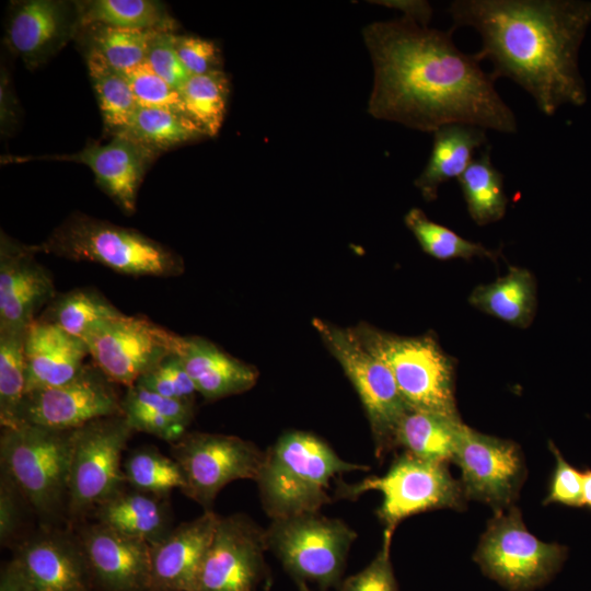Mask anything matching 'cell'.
Here are the masks:
<instances>
[{
    "label": "cell",
    "instance_id": "6da1fadb",
    "mask_svg": "<svg viewBox=\"0 0 591 591\" xmlns=\"http://www.w3.org/2000/svg\"><path fill=\"white\" fill-rule=\"evenodd\" d=\"M373 66L368 112L378 119L434 132L450 124H467L515 134L512 109L474 55L461 51L453 31L415 21L373 22L363 30Z\"/></svg>",
    "mask_w": 591,
    "mask_h": 591
},
{
    "label": "cell",
    "instance_id": "7a4b0ae2",
    "mask_svg": "<svg viewBox=\"0 0 591 591\" xmlns=\"http://www.w3.org/2000/svg\"><path fill=\"white\" fill-rule=\"evenodd\" d=\"M448 13L452 31L470 26L480 35L475 56L493 65L491 76L519 84L544 115L586 103L578 55L591 1L455 0Z\"/></svg>",
    "mask_w": 591,
    "mask_h": 591
},
{
    "label": "cell",
    "instance_id": "3957f363",
    "mask_svg": "<svg viewBox=\"0 0 591 591\" xmlns=\"http://www.w3.org/2000/svg\"><path fill=\"white\" fill-rule=\"evenodd\" d=\"M368 466L343 460L317 436L293 430L282 434L264 455L256 478L260 502L268 517L287 518L318 512L332 501L331 480Z\"/></svg>",
    "mask_w": 591,
    "mask_h": 591
},
{
    "label": "cell",
    "instance_id": "277c9868",
    "mask_svg": "<svg viewBox=\"0 0 591 591\" xmlns=\"http://www.w3.org/2000/svg\"><path fill=\"white\" fill-rule=\"evenodd\" d=\"M37 246L39 253L135 277H177L185 269L176 252L138 230L80 212L68 216Z\"/></svg>",
    "mask_w": 591,
    "mask_h": 591
},
{
    "label": "cell",
    "instance_id": "5b68a950",
    "mask_svg": "<svg viewBox=\"0 0 591 591\" xmlns=\"http://www.w3.org/2000/svg\"><path fill=\"white\" fill-rule=\"evenodd\" d=\"M72 432L30 424L2 428L1 470L45 525L67 515Z\"/></svg>",
    "mask_w": 591,
    "mask_h": 591
},
{
    "label": "cell",
    "instance_id": "8992f818",
    "mask_svg": "<svg viewBox=\"0 0 591 591\" xmlns=\"http://www.w3.org/2000/svg\"><path fill=\"white\" fill-rule=\"evenodd\" d=\"M369 490L382 494L376 513L384 525L386 544H391L396 526L404 519L433 509L462 508L466 498L447 463L427 461L408 452L397 456L382 476H370L351 485L341 483L337 497L357 498Z\"/></svg>",
    "mask_w": 591,
    "mask_h": 591
},
{
    "label": "cell",
    "instance_id": "52a82bcc",
    "mask_svg": "<svg viewBox=\"0 0 591 591\" xmlns=\"http://www.w3.org/2000/svg\"><path fill=\"white\" fill-rule=\"evenodd\" d=\"M266 531L267 549L296 582L322 590L340 588L347 555L357 533L343 520L320 512L273 519Z\"/></svg>",
    "mask_w": 591,
    "mask_h": 591
},
{
    "label": "cell",
    "instance_id": "ba28073f",
    "mask_svg": "<svg viewBox=\"0 0 591 591\" xmlns=\"http://www.w3.org/2000/svg\"><path fill=\"white\" fill-rule=\"evenodd\" d=\"M355 332L389 367L409 409L459 417L453 366L433 338L401 337L366 325Z\"/></svg>",
    "mask_w": 591,
    "mask_h": 591
},
{
    "label": "cell",
    "instance_id": "9c48e42d",
    "mask_svg": "<svg viewBox=\"0 0 591 591\" xmlns=\"http://www.w3.org/2000/svg\"><path fill=\"white\" fill-rule=\"evenodd\" d=\"M132 432L124 414L73 430L67 508L71 521H81L127 485L123 453Z\"/></svg>",
    "mask_w": 591,
    "mask_h": 591
},
{
    "label": "cell",
    "instance_id": "30bf717a",
    "mask_svg": "<svg viewBox=\"0 0 591 591\" xmlns=\"http://www.w3.org/2000/svg\"><path fill=\"white\" fill-rule=\"evenodd\" d=\"M314 328L352 383L370 422L376 456L395 447L397 427L409 410L389 367L359 339L355 329H344L323 320Z\"/></svg>",
    "mask_w": 591,
    "mask_h": 591
},
{
    "label": "cell",
    "instance_id": "8fae6325",
    "mask_svg": "<svg viewBox=\"0 0 591 591\" xmlns=\"http://www.w3.org/2000/svg\"><path fill=\"white\" fill-rule=\"evenodd\" d=\"M567 547L545 543L529 532L517 508L498 514L483 535L475 560L483 571L511 591L546 583L561 567Z\"/></svg>",
    "mask_w": 591,
    "mask_h": 591
},
{
    "label": "cell",
    "instance_id": "7c38bea8",
    "mask_svg": "<svg viewBox=\"0 0 591 591\" xmlns=\"http://www.w3.org/2000/svg\"><path fill=\"white\" fill-rule=\"evenodd\" d=\"M170 451L185 477L183 493L205 511L212 510L217 495L229 483L256 480L265 455L236 436L197 431L171 443Z\"/></svg>",
    "mask_w": 591,
    "mask_h": 591
},
{
    "label": "cell",
    "instance_id": "4fadbf2b",
    "mask_svg": "<svg viewBox=\"0 0 591 591\" xmlns=\"http://www.w3.org/2000/svg\"><path fill=\"white\" fill-rule=\"evenodd\" d=\"M183 339L146 316L123 314L96 327L85 343L93 363L113 383L129 387L165 357L178 354Z\"/></svg>",
    "mask_w": 591,
    "mask_h": 591
},
{
    "label": "cell",
    "instance_id": "5bb4252c",
    "mask_svg": "<svg viewBox=\"0 0 591 591\" xmlns=\"http://www.w3.org/2000/svg\"><path fill=\"white\" fill-rule=\"evenodd\" d=\"M265 551L266 531L250 517L219 515L189 591H256L268 576Z\"/></svg>",
    "mask_w": 591,
    "mask_h": 591
},
{
    "label": "cell",
    "instance_id": "9a60e30c",
    "mask_svg": "<svg viewBox=\"0 0 591 591\" xmlns=\"http://www.w3.org/2000/svg\"><path fill=\"white\" fill-rule=\"evenodd\" d=\"M123 414L121 397L94 363L84 364L69 382L24 395L16 419L20 424L56 430H74L95 419Z\"/></svg>",
    "mask_w": 591,
    "mask_h": 591
},
{
    "label": "cell",
    "instance_id": "2e32d148",
    "mask_svg": "<svg viewBox=\"0 0 591 591\" xmlns=\"http://www.w3.org/2000/svg\"><path fill=\"white\" fill-rule=\"evenodd\" d=\"M462 472L465 497L500 511L518 495L524 477L522 454L515 443L463 426L452 459Z\"/></svg>",
    "mask_w": 591,
    "mask_h": 591
},
{
    "label": "cell",
    "instance_id": "e0dca14e",
    "mask_svg": "<svg viewBox=\"0 0 591 591\" xmlns=\"http://www.w3.org/2000/svg\"><path fill=\"white\" fill-rule=\"evenodd\" d=\"M79 31L76 1L19 0L8 9L4 44L28 70H34L76 39Z\"/></svg>",
    "mask_w": 591,
    "mask_h": 591
},
{
    "label": "cell",
    "instance_id": "ac0fdd59",
    "mask_svg": "<svg viewBox=\"0 0 591 591\" xmlns=\"http://www.w3.org/2000/svg\"><path fill=\"white\" fill-rule=\"evenodd\" d=\"M11 560L28 591H95L78 534L45 525Z\"/></svg>",
    "mask_w": 591,
    "mask_h": 591
},
{
    "label": "cell",
    "instance_id": "d6986e66",
    "mask_svg": "<svg viewBox=\"0 0 591 591\" xmlns=\"http://www.w3.org/2000/svg\"><path fill=\"white\" fill-rule=\"evenodd\" d=\"M159 154L123 134H116L105 144L90 142L73 153L3 157L1 161L22 163L31 160H54L84 164L93 172L99 187L126 215H132L142 178Z\"/></svg>",
    "mask_w": 591,
    "mask_h": 591
},
{
    "label": "cell",
    "instance_id": "ffe728a7",
    "mask_svg": "<svg viewBox=\"0 0 591 591\" xmlns=\"http://www.w3.org/2000/svg\"><path fill=\"white\" fill-rule=\"evenodd\" d=\"M37 245L0 234V331H26L56 297L50 271L36 255Z\"/></svg>",
    "mask_w": 591,
    "mask_h": 591
},
{
    "label": "cell",
    "instance_id": "44dd1931",
    "mask_svg": "<svg viewBox=\"0 0 591 591\" xmlns=\"http://www.w3.org/2000/svg\"><path fill=\"white\" fill-rule=\"evenodd\" d=\"M95 591H148L150 544L101 522L78 533Z\"/></svg>",
    "mask_w": 591,
    "mask_h": 591
},
{
    "label": "cell",
    "instance_id": "7402d4cb",
    "mask_svg": "<svg viewBox=\"0 0 591 591\" xmlns=\"http://www.w3.org/2000/svg\"><path fill=\"white\" fill-rule=\"evenodd\" d=\"M219 515L212 510L174 526L150 544L148 591H189L210 545Z\"/></svg>",
    "mask_w": 591,
    "mask_h": 591
},
{
    "label": "cell",
    "instance_id": "603a6c76",
    "mask_svg": "<svg viewBox=\"0 0 591 591\" xmlns=\"http://www.w3.org/2000/svg\"><path fill=\"white\" fill-rule=\"evenodd\" d=\"M24 356L26 394L69 382L82 370L90 354L84 340L36 318L26 329Z\"/></svg>",
    "mask_w": 591,
    "mask_h": 591
},
{
    "label": "cell",
    "instance_id": "cb8c5ba5",
    "mask_svg": "<svg viewBox=\"0 0 591 591\" xmlns=\"http://www.w3.org/2000/svg\"><path fill=\"white\" fill-rule=\"evenodd\" d=\"M197 393L216 401L248 391L257 381V370L230 356L206 338L184 336L177 354Z\"/></svg>",
    "mask_w": 591,
    "mask_h": 591
},
{
    "label": "cell",
    "instance_id": "d4e9b609",
    "mask_svg": "<svg viewBox=\"0 0 591 591\" xmlns=\"http://www.w3.org/2000/svg\"><path fill=\"white\" fill-rule=\"evenodd\" d=\"M93 513L97 522L149 544L160 541L174 528L167 497L128 485L101 503Z\"/></svg>",
    "mask_w": 591,
    "mask_h": 591
},
{
    "label": "cell",
    "instance_id": "484cf974",
    "mask_svg": "<svg viewBox=\"0 0 591 591\" xmlns=\"http://www.w3.org/2000/svg\"><path fill=\"white\" fill-rule=\"evenodd\" d=\"M487 143L486 129L467 124H450L433 132L429 160L415 179V186L427 201L437 198L439 187L459 178L478 149Z\"/></svg>",
    "mask_w": 591,
    "mask_h": 591
},
{
    "label": "cell",
    "instance_id": "4316f807",
    "mask_svg": "<svg viewBox=\"0 0 591 591\" xmlns=\"http://www.w3.org/2000/svg\"><path fill=\"white\" fill-rule=\"evenodd\" d=\"M121 410L134 431L173 443L187 432L194 402L169 398L134 384L121 397Z\"/></svg>",
    "mask_w": 591,
    "mask_h": 591
},
{
    "label": "cell",
    "instance_id": "83f0119b",
    "mask_svg": "<svg viewBox=\"0 0 591 591\" xmlns=\"http://www.w3.org/2000/svg\"><path fill=\"white\" fill-rule=\"evenodd\" d=\"M463 426L459 417L409 409L397 427L395 447L427 461L447 463L454 456Z\"/></svg>",
    "mask_w": 591,
    "mask_h": 591
},
{
    "label": "cell",
    "instance_id": "f1b7e54d",
    "mask_svg": "<svg viewBox=\"0 0 591 591\" xmlns=\"http://www.w3.org/2000/svg\"><path fill=\"white\" fill-rule=\"evenodd\" d=\"M470 303L513 326L526 327L536 306L534 277L528 269L511 267L506 276L476 287L470 296Z\"/></svg>",
    "mask_w": 591,
    "mask_h": 591
},
{
    "label": "cell",
    "instance_id": "f546056e",
    "mask_svg": "<svg viewBox=\"0 0 591 591\" xmlns=\"http://www.w3.org/2000/svg\"><path fill=\"white\" fill-rule=\"evenodd\" d=\"M123 314L95 288L80 287L57 293L37 320L85 341L101 324Z\"/></svg>",
    "mask_w": 591,
    "mask_h": 591
},
{
    "label": "cell",
    "instance_id": "4dcf8cb0",
    "mask_svg": "<svg viewBox=\"0 0 591 591\" xmlns=\"http://www.w3.org/2000/svg\"><path fill=\"white\" fill-rule=\"evenodd\" d=\"M76 5L80 28L104 24L130 30L175 32L178 27L167 7L157 0H79Z\"/></svg>",
    "mask_w": 591,
    "mask_h": 591
},
{
    "label": "cell",
    "instance_id": "1f68e13d",
    "mask_svg": "<svg viewBox=\"0 0 591 591\" xmlns=\"http://www.w3.org/2000/svg\"><path fill=\"white\" fill-rule=\"evenodd\" d=\"M490 153L486 146L457 178L467 211L478 225L499 221L508 206L503 175L493 164Z\"/></svg>",
    "mask_w": 591,
    "mask_h": 591
},
{
    "label": "cell",
    "instance_id": "d6a6232c",
    "mask_svg": "<svg viewBox=\"0 0 591 591\" xmlns=\"http://www.w3.org/2000/svg\"><path fill=\"white\" fill-rule=\"evenodd\" d=\"M142 146L162 153L174 147L208 137L189 116L175 111L138 106L121 132Z\"/></svg>",
    "mask_w": 591,
    "mask_h": 591
},
{
    "label": "cell",
    "instance_id": "836d02e7",
    "mask_svg": "<svg viewBox=\"0 0 591 591\" xmlns=\"http://www.w3.org/2000/svg\"><path fill=\"white\" fill-rule=\"evenodd\" d=\"M89 77L95 92L104 129L112 136L127 128L138 107L126 76L91 50H83Z\"/></svg>",
    "mask_w": 591,
    "mask_h": 591
},
{
    "label": "cell",
    "instance_id": "e575fe53",
    "mask_svg": "<svg viewBox=\"0 0 591 591\" xmlns=\"http://www.w3.org/2000/svg\"><path fill=\"white\" fill-rule=\"evenodd\" d=\"M160 31H142L92 24L81 27L76 40L82 50L101 56L113 69L124 73L146 61L151 39Z\"/></svg>",
    "mask_w": 591,
    "mask_h": 591
},
{
    "label": "cell",
    "instance_id": "d590c367",
    "mask_svg": "<svg viewBox=\"0 0 591 591\" xmlns=\"http://www.w3.org/2000/svg\"><path fill=\"white\" fill-rule=\"evenodd\" d=\"M123 470L126 484L144 493L169 498L174 489L185 488L178 463L152 445L132 450L123 462Z\"/></svg>",
    "mask_w": 591,
    "mask_h": 591
},
{
    "label": "cell",
    "instance_id": "8d00e7d4",
    "mask_svg": "<svg viewBox=\"0 0 591 591\" xmlns=\"http://www.w3.org/2000/svg\"><path fill=\"white\" fill-rule=\"evenodd\" d=\"M229 92L223 70L190 76L179 91L187 115L208 137H215L222 126Z\"/></svg>",
    "mask_w": 591,
    "mask_h": 591
},
{
    "label": "cell",
    "instance_id": "74e56055",
    "mask_svg": "<svg viewBox=\"0 0 591 591\" xmlns=\"http://www.w3.org/2000/svg\"><path fill=\"white\" fill-rule=\"evenodd\" d=\"M25 334L26 331H0V424L2 428L16 426L18 413L25 395Z\"/></svg>",
    "mask_w": 591,
    "mask_h": 591
},
{
    "label": "cell",
    "instance_id": "f35d334b",
    "mask_svg": "<svg viewBox=\"0 0 591 591\" xmlns=\"http://www.w3.org/2000/svg\"><path fill=\"white\" fill-rule=\"evenodd\" d=\"M405 224L415 235L424 252L437 259H468L474 256L496 257L494 251L479 243L463 239L449 228L430 220L421 209H410L405 216Z\"/></svg>",
    "mask_w": 591,
    "mask_h": 591
},
{
    "label": "cell",
    "instance_id": "ab89813d",
    "mask_svg": "<svg viewBox=\"0 0 591 591\" xmlns=\"http://www.w3.org/2000/svg\"><path fill=\"white\" fill-rule=\"evenodd\" d=\"M124 74L138 106L166 108L187 115L179 91L160 78L146 62Z\"/></svg>",
    "mask_w": 591,
    "mask_h": 591
},
{
    "label": "cell",
    "instance_id": "60d3db41",
    "mask_svg": "<svg viewBox=\"0 0 591 591\" xmlns=\"http://www.w3.org/2000/svg\"><path fill=\"white\" fill-rule=\"evenodd\" d=\"M138 385L162 396L194 402L196 386L177 354L170 355L143 374Z\"/></svg>",
    "mask_w": 591,
    "mask_h": 591
},
{
    "label": "cell",
    "instance_id": "b9f144b4",
    "mask_svg": "<svg viewBox=\"0 0 591 591\" xmlns=\"http://www.w3.org/2000/svg\"><path fill=\"white\" fill-rule=\"evenodd\" d=\"M175 32H157L150 42L146 63L171 86L181 91L190 74L175 47Z\"/></svg>",
    "mask_w": 591,
    "mask_h": 591
},
{
    "label": "cell",
    "instance_id": "7bdbcfd3",
    "mask_svg": "<svg viewBox=\"0 0 591 591\" xmlns=\"http://www.w3.org/2000/svg\"><path fill=\"white\" fill-rule=\"evenodd\" d=\"M175 47L183 66L190 76L222 70L221 51L213 40L176 34Z\"/></svg>",
    "mask_w": 591,
    "mask_h": 591
},
{
    "label": "cell",
    "instance_id": "ee69618b",
    "mask_svg": "<svg viewBox=\"0 0 591 591\" xmlns=\"http://www.w3.org/2000/svg\"><path fill=\"white\" fill-rule=\"evenodd\" d=\"M390 548L391 544L383 543L381 551L366 568L343 580L339 591H398Z\"/></svg>",
    "mask_w": 591,
    "mask_h": 591
},
{
    "label": "cell",
    "instance_id": "f6af8a7d",
    "mask_svg": "<svg viewBox=\"0 0 591 591\" xmlns=\"http://www.w3.org/2000/svg\"><path fill=\"white\" fill-rule=\"evenodd\" d=\"M549 445L556 457V466L544 505L557 502L568 507L582 508L584 506L582 472L570 465L553 443Z\"/></svg>",
    "mask_w": 591,
    "mask_h": 591
},
{
    "label": "cell",
    "instance_id": "bcb514c9",
    "mask_svg": "<svg viewBox=\"0 0 591 591\" xmlns=\"http://www.w3.org/2000/svg\"><path fill=\"white\" fill-rule=\"evenodd\" d=\"M22 502H26L13 479L1 470L0 477V543L15 547L22 525ZM27 503V502H26Z\"/></svg>",
    "mask_w": 591,
    "mask_h": 591
},
{
    "label": "cell",
    "instance_id": "7dc6e473",
    "mask_svg": "<svg viewBox=\"0 0 591 591\" xmlns=\"http://www.w3.org/2000/svg\"><path fill=\"white\" fill-rule=\"evenodd\" d=\"M9 73L1 70L0 80V127L1 135L8 136L18 124V102L10 84Z\"/></svg>",
    "mask_w": 591,
    "mask_h": 591
},
{
    "label": "cell",
    "instance_id": "c3c4849f",
    "mask_svg": "<svg viewBox=\"0 0 591 591\" xmlns=\"http://www.w3.org/2000/svg\"><path fill=\"white\" fill-rule=\"evenodd\" d=\"M385 7L395 8L404 13V18L410 19L421 26H428L432 16V8L427 1H378Z\"/></svg>",
    "mask_w": 591,
    "mask_h": 591
},
{
    "label": "cell",
    "instance_id": "681fc988",
    "mask_svg": "<svg viewBox=\"0 0 591 591\" xmlns=\"http://www.w3.org/2000/svg\"><path fill=\"white\" fill-rule=\"evenodd\" d=\"M0 591H28L12 560L1 569Z\"/></svg>",
    "mask_w": 591,
    "mask_h": 591
},
{
    "label": "cell",
    "instance_id": "f907efd6",
    "mask_svg": "<svg viewBox=\"0 0 591 591\" xmlns=\"http://www.w3.org/2000/svg\"><path fill=\"white\" fill-rule=\"evenodd\" d=\"M583 484H582V495L583 503L591 509V470L587 468L582 472Z\"/></svg>",
    "mask_w": 591,
    "mask_h": 591
},
{
    "label": "cell",
    "instance_id": "816d5d0a",
    "mask_svg": "<svg viewBox=\"0 0 591 591\" xmlns=\"http://www.w3.org/2000/svg\"><path fill=\"white\" fill-rule=\"evenodd\" d=\"M271 588V578L267 576L264 583V591H270Z\"/></svg>",
    "mask_w": 591,
    "mask_h": 591
},
{
    "label": "cell",
    "instance_id": "f5cc1de1",
    "mask_svg": "<svg viewBox=\"0 0 591 591\" xmlns=\"http://www.w3.org/2000/svg\"><path fill=\"white\" fill-rule=\"evenodd\" d=\"M297 584H298L299 591H311L305 582L298 581Z\"/></svg>",
    "mask_w": 591,
    "mask_h": 591
}]
</instances>
